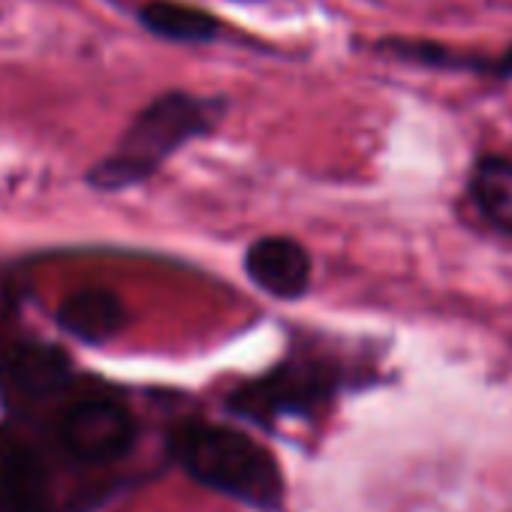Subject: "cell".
<instances>
[{"mask_svg":"<svg viewBox=\"0 0 512 512\" xmlns=\"http://www.w3.org/2000/svg\"><path fill=\"white\" fill-rule=\"evenodd\" d=\"M70 377V359L52 344L22 341L4 359V380L25 398L58 392Z\"/></svg>","mask_w":512,"mask_h":512,"instance_id":"ba28073f","label":"cell"},{"mask_svg":"<svg viewBox=\"0 0 512 512\" xmlns=\"http://www.w3.org/2000/svg\"><path fill=\"white\" fill-rule=\"evenodd\" d=\"M338 389V374L320 362H284L281 368L250 380L229 395V407L260 425L284 416L317 413Z\"/></svg>","mask_w":512,"mask_h":512,"instance_id":"3957f363","label":"cell"},{"mask_svg":"<svg viewBox=\"0 0 512 512\" xmlns=\"http://www.w3.org/2000/svg\"><path fill=\"white\" fill-rule=\"evenodd\" d=\"M169 446L175 461L196 482L256 509L281 506L284 473L275 455L244 431L211 422H184L172 431Z\"/></svg>","mask_w":512,"mask_h":512,"instance_id":"6da1fadb","label":"cell"},{"mask_svg":"<svg viewBox=\"0 0 512 512\" xmlns=\"http://www.w3.org/2000/svg\"><path fill=\"white\" fill-rule=\"evenodd\" d=\"M139 22L172 43H208L220 31V22L211 13L178 0H148L139 10Z\"/></svg>","mask_w":512,"mask_h":512,"instance_id":"9c48e42d","label":"cell"},{"mask_svg":"<svg viewBox=\"0 0 512 512\" xmlns=\"http://www.w3.org/2000/svg\"><path fill=\"white\" fill-rule=\"evenodd\" d=\"M470 196L488 223L512 235V160L482 157L470 175Z\"/></svg>","mask_w":512,"mask_h":512,"instance_id":"30bf717a","label":"cell"},{"mask_svg":"<svg viewBox=\"0 0 512 512\" xmlns=\"http://www.w3.org/2000/svg\"><path fill=\"white\" fill-rule=\"evenodd\" d=\"M0 512H55L43 458L10 428H0Z\"/></svg>","mask_w":512,"mask_h":512,"instance_id":"5b68a950","label":"cell"},{"mask_svg":"<svg viewBox=\"0 0 512 512\" xmlns=\"http://www.w3.org/2000/svg\"><path fill=\"white\" fill-rule=\"evenodd\" d=\"M124 323H127V308L109 290L70 293L58 308V326L85 344L112 341L124 329Z\"/></svg>","mask_w":512,"mask_h":512,"instance_id":"52a82bcc","label":"cell"},{"mask_svg":"<svg viewBox=\"0 0 512 512\" xmlns=\"http://www.w3.org/2000/svg\"><path fill=\"white\" fill-rule=\"evenodd\" d=\"M247 278L275 299H299L311 287V256L287 235L253 241L244 256Z\"/></svg>","mask_w":512,"mask_h":512,"instance_id":"8992f818","label":"cell"},{"mask_svg":"<svg viewBox=\"0 0 512 512\" xmlns=\"http://www.w3.org/2000/svg\"><path fill=\"white\" fill-rule=\"evenodd\" d=\"M58 440L76 461L106 464L133 449L136 422L130 410L112 398H88L73 404L58 422Z\"/></svg>","mask_w":512,"mask_h":512,"instance_id":"277c9868","label":"cell"},{"mask_svg":"<svg viewBox=\"0 0 512 512\" xmlns=\"http://www.w3.org/2000/svg\"><path fill=\"white\" fill-rule=\"evenodd\" d=\"M220 118V103L169 91L151 100L118 139L115 151L106 154L88 181L97 190H124L151 178L181 145L208 133Z\"/></svg>","mask_w":512,"mask_h":512,"instance_id":"7a4b0ae2","label":"cell"}]
</instances>
